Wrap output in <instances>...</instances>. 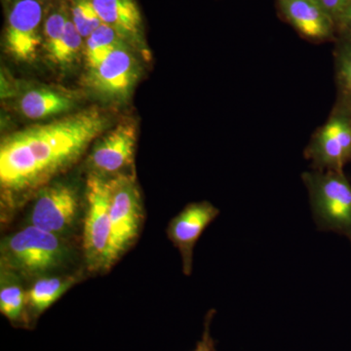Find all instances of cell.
I'll list each match as a JSON object with an SVG mask.
<instances>
[{
	"mask_svg": "<svg viewBox=\"0 0 351 351\" xmlns=\"http://www.w3.org/2000/svg\"><path fill=\"white\" fill-rule=\"evenodd\" d=\"M215 313H216L215 309L208 311L205 317L202 337L193 351H216V346H215L216 343L211 335V322Z\"/></svg>",
	"mask_w": 351,
	"mask_h": 351,
	"instance_id": "22",
	"label": "cell"
},
{
	"mask_svg": "<svg viewBox=\"0 0 351 351\" xmlns=\"http://www.w3.org/2000/svg\"><path fill=\"white\" fill-rule=\"evenodd\" d=\"M77 103V96L69 90L38 86L27 90L20 97L18 108L25 119L41 120L69 114Z\"/></svg>",
	"mask_w": 351,
	"mask_h": 351,
	"instance_id": "14",
	"label": "cell"
},
{
	"mask_svg": "<svg viewBox=\"0 0 351 351\" xmlns=\"http://www.w3.org/2000/svg\"><path fill=\"white\" fill-rule=\"evenodd\" d=\"M108 126V115L93 107L25 127L2 138V202L12 207L27 195L39 193L53 178L76 162Z\"/></svg>",
	"mask_w": 351,
	"mask_h": 351,
	"instance_id": "1",
	"label": "cell"
},
{
	"mask_svg": "<svg viewBox=\"0 0 351 351\" xmlns=\"http://www.w3.org/2000/svg\"><path fill=\"white\" fill-rule=\"evenodd\" d=\"M2 253L7 265L34 276L57 267L64 248L57 234L29 225L3 242Z\"/></svg>",
	"mask_w": 351,
	"mask_h": 351,
	"instance_id": "6",
	"label": "cell"
},
{
	"mask_svg": "<svg viewBox=\"0 0 351 351\" xmlns=\"http://www.w3.org/2000/svg\"><path fill=\"white\" fill-rule=\"evenodd\" d=\"M277 9L302 38L320 43L334 40L338 25L318 0H276Z\"/></svg>",
	"mask_w": 351,
	"mask_h": 351,
	"instance_id": "12",
	"label": "cell"
},
{
	"mask_svg": "<svg viewBox=\"0 0 351 351\" xmlns=\"http://www.w3.org/2000/svg\"><path fill=\"white\" fill-rule=\"evenodd\" d=\"M125 44L128 43L114 29L107 25L101 24L86 38L84 55L87 69L94 68L113 50Z\"/></svg>",
	"mask_w": 351,
	"mask_h": 351,
	"instance_id": "16",
	"label": "cell"
},
{
	"mask_svg": "<svg viewBox=\"0 0 351 351\" xmlns=\"http://www.w3.org/2000/svg\"><path fill=\"white\" fill-rule=\"evenodd\" d=\"M318 1L334 18L336 23H338L339 18L345 12L346 7L351 3V0H318Z\"/></svg>",
	"mask_w": 351,
	"mask_h": 351,
	"instance_id": "23",
	"label": "cell"
},
{
	"mask_svg": "<svg viewBox=\"0 0 351 351\" xmlns=\"http://www.w3.org/2000/svg\"><path fill=\"white\" fill-rule=\"evenodd\" d=\"M103 24L114 29L132 47L145 53L144 21L136 0H91Z\"/></svg>",
	"mask_w": 351,
	"mask_h": 351,
	"instance_id": "13",
	"label": "cell"
},
{
	"mask_svg": "<svg viewBox=\"0 0 351 351\" xmlns=\"http://www.w3.org/2000/svg\"><path fill=\"white\" fill-rule=\"evenodd\" d=\"M44 6L40 0H16L7 17L4 46L9 56L32 63L43 44Z\"/></svg>",
	"mask_w": 351,
	"mask_h": 351,
	"instance_id": "8",
	"label": "cell"
},
{
	"mask_svg": "<svg viewBox=\"0 0 351 351\" xmlns=\"http://www.w3.org/2000/svg\"><path fill=\"white\" fill-rule=\"evenodd\" d=\"M71 17V14L64 9L59 8L53 11L46 17L43 23V46L47 56L56 48L60 39L63 36L66 23Z\"/></svg>",
	"mask_w": 351,
	"mask_h": 351,
	"instance_id": "21",
	"label": "cell"
},
{
	"mask_svg": "<svg viewBox=\"0 0 351 351\" xmlns=\"http://www.w3.org/2000/svg\"><path fill=\"white\" fill-rule=\"evenodd\" d=\"M25 297L16 284H5L0 290V311L11 322H18L24 313Z\"/></svg>",
	"mask_w": 351,
	"mask_h": 351,
	"instance_id": "20",
	"label": "cell"
},
{
	"mask_svg": "<svg viewBox=\"0 0 351 351\" xmlns=\"http://www.w3.org/2000/svg\"><path fill=\"white\" fill-rule=\"evenodd\" d=\"M71 19L83 38H89L103 23L91 0H75L71 7Z\"/></svg>",
	"mask_w": 351,
	"mask_h": 351,
	"instance_id": "19",
	"label": "cell"
},
{
	"mask_svg": "<svg viewBox=\"0 0 351 351\" xmlns=\"http://www.w3.org/2000/svg\"><path fill=\"white\" fill-rule=\"evenodd\" d=\"M110 186V239L108 265L117 262L137 239L142 223L143 206L135 178L128 174L114 176Z\"/></svg>",
	"mask_w": 351,
	"mask_h": 351,
	"instance_id": "4",
	"label": "cell"
},
{
	"mask_svg": "<svg viewBox=\"0 0 351 351\" xmlns=\"http://www.w3.org/2000/svg\"><path fill=\"white\" fill-rule=\"evenodd\" d=\"M313 170L343 171L351 162V99L339 95L329 117L304 151Z\"/></svg>",
	"mask_w": 351,
	"mask_h": 351,
	"instance_id": "3",
	"label": "cell"
},
{
	"mask_svg": "<svg viewBox=\"0 0 351 351\" xmlns=\"http://www.w3.org/2000/svg\"><path fill=\"white\" fill-rule=\"evenodd\" d=\"M137 144V126L130 120L120 122L101 135L90 154V164L98 175L123 174L133 162Z\"/></svg>",
	"mask_w": 351,
	"mask_h": 351,
	"instance_id": "9",
	"label": "cell"
},
{
	"mask_svg": "<svg viewBox=\"0 0 351 351\" xmlns=\"http://www.w3.org/2000/svg\"><path fill=\"white\" fill-rule=\"evenodd\" d=\"M82 34L76 29L75 25L69 17L63 36L48 58L52 63L58 66H69L77 59L78 55L82 52Z\"/></svg>",
	"mask_w": 351,
	"mask_h": 351,
	"instance_id": "18",
	"label": "cell"
},
{
	"mask_svg": "<svg viewBox=\"0 0 351 351\" xmlns=\"http://www.w3.org/2000/svg\"><path fill=\"white\" fill-rule=\"evenodd\" d=\"M316 226L345 237L351 244V182L343 171L311 170L302 174Z\"/></svg>",
	"mask_w": 351,
	"mask_h": 351,
	"instance_id": "2",
	"label": "cell"
},
{
	"mask_svg": "<svg viewBox=\"0 0 351 351\" xmlns=\"http://www.w3.org/2000/svg\"><path fill=\"white\" fill-rule=\"evenodd\" d=\"M73 277H44L27 293V301L34 313H41L52 306L75 283Z\"/></svg>",
	"mask_w": 351,
	"mask_h": 351,
	"instance_id": "15",
	"label": "cell"
},
{
	"mask_svg": "<svg viewBox=\"0 0 351 351\" xmlns=\"http://www.w3.org/2000/svg\"><path fill=\"white\" fill-rule=\"evenodd\" d=\"M219 215V210L208 201L189 203L168 226V237L181 253L186 276L193 271V249L208 226Z\"/></svg>",
	"mask_w": 351,
	"mask_h": 351,
	"instance_id": "10",
	"label": "cell"
},
{
	"mask_svg": "<svg viewBox=\"0 0 351 351\" xmlns=\"http://www.w3.org/2000/svg\"><path fill=\"white\" fill-rule=\"evenodd\" d=\"M129 44L120 46L100 64L87 69L88 87L106 101L129 98L140 76V66Z\"/></svg>",
	"mask_w": 351,
	"mask_h": 351,
	"instance_id": "7",
	"label": "cell"
},
{
	"mask_svg": "<svg viewBox=\"0 0 351 351\" xmlns=\"http://www.w3.org/2000/svg\"><path fill=\"white\" fill-rule=\"evenodd\" d=\"M335 40V76L339 95L351 99V34L338 32Z\"/></svg>",
	"mask_w": 351,
	"mask_h": 351,
	"instance_id": "17",
	"label": "cell"
},
{
	"mask_svg": "<svg viewBox=\"0 0 351 351\" xmlns=\"http://www.w3.org/2000/svg\"><path fill=\"white\" fill-rule=\"evenodd\" d=\"M78 209L75 189L64 184L45 186L32 208L31 225L48 232H64L73 223Z\"/></svg>",
	"mask_w": 351,
	"mask_h": 351,
	"instance_id": "11",
	"label": "cell"
},
{
	"mask_svg": "<svg viewBox=\"0 0 351 351\" xmlns=\"http://www.w3.org/2000/svg\"><path fill=\"white\" fill-rule=\"evenodd\" d=\"M87 208L83 226V250L92 270L108 269L110 239V181L92 174L87 180Z\"/></svg>",
	"mask_w": 351,
	"mask_h": 351,
	"instance_id": "5",
	"label": "cell"
},
{
	"mask_svg": "<svg viewBox=\"0 0 351 351\" xmlns=\"http://www.w3.org/2000/svg\"><path fill=\"white\" fill-rule=\"evenodd\" d=\"M337 25H338V32L351 34V3L346 7L345 12L341 16Z\"/></svg>",
	"mask_w": 351,
	"mask_h": 351,
	"instance_id": "24",
	"label": "cell"
}]
</instances>
